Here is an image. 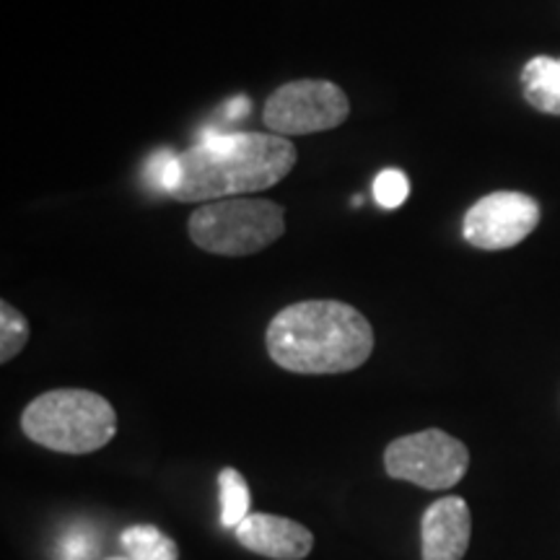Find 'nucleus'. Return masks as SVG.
Listing matches in <instances>:
<instances>
[{
    "label": "nucleus",
    "mask_w": 560,
    "mask_h": 560,
    "mask_svg": "<svg viewBox=\"0 0 560 560\" xmlns=\"http://www.w3.org/2000/svg\"><path fill=\"white\" fill-rule=\"evenodd\" d=\"M350 115V102L338 83L319 79L289 81L265 102L262 122L272 136H314L340 128Z\"/></svg>",
    "instance_id": "423d86ee"
},
{
    "label": "nucleus",
    "mask_w": 560,
    "mask_h": 560,
    "mask_svg": "<svg viewBox=\"0 0 560 560\" xmlns=\"http://www.w3.org/2000/svg\"><path fill=\"white\" fill-rule=\"evenodd\" d=\"M278 202L262 198H226L202 202L190 215L187 231L198 249L219 257H247L268 249L285 231Z\"/></svg>",
    "instance_id": "20e7f679"
},
{
    "label": "nucleus",
    "mask_w": 560,
    "mask_h": 560,
    "mask_svg": "<svg viewBox=\"0 0 560 560\" xmlns=\"http://www.w3.org/2000/svg\"><path fill=\"white\" fill-rule=\"evenodd\" d=\"M107 560H130V558H107Z\"/></svg>",
    "instance_id": "a211bd4d"
},
{
    "label": "nucleus",
    "mask_w": 560,
    "mask_h": 560,
    "mask_svg": "<svg viewBox=\"0 0 560 560\" xmlns=\"http://www.w3.org/2000/svg\"><path fill=\"white\" fill-rule=\"evenodd\" d=\"M470 452L441 429H425L395 439L384 450V470L389 478L412 482L425 490H450L467 475Z\"/></svg>",
    "instance_id": "39448f33"
},
{
    "label": "nucleus",
    "mask_w": 560,
    "mask_h": 560,
    "mask_svg": "<svg viewBox=\"0 0 560 560\" xmlns=\"http://www.w3.org/2000/svg\"><path fill=\"white\" fill-rule=\"evenodd\" d=\"M296 166V145L272 132H206L179 153L177 202L247 198L276 187Z\"/></svg>",
    "instance_id": "f03ea898"
},
{
    "label": "nucleus",
    "mask_w": 560,
    "mask_h": 560,
    "mask_svg": "<svg viewBox=\"0 0 560 560\" xmlns=\"http://www.w3.org/2000/svg\"><path fill=\"white\" fill-rule=\"evenodd\" d=\"M410 195V179L408 174L400 170H384L380 177L374 179V200L380 202L382 208L395 210L400 208Z\"/></svg>",
    "instance_id": "4468645a"
},
{
    "label": "nucleus",
    "mask_w": 560,
    "mask_h": 560,
    "mask_svg": "<svg viewBox=\"0 0 560 560\" xmlns=\"http://www.w3.org/2000/svg\"><path fill=\"white\" fill-rule=\"evenodd\" d=\"M30 319L9 301H0V361L9 363L30 342Z\"/></svg>",
    "instance_id": "ddd939ff"
},
{
    "label": "nucleus",
    "mask_w": 560,
    "mask_h": 560,
    "mask_svg": "<svg viewBox=\"0 0 560 560\" xmlns=\"http://www.w3.org/2000/svg\"><path fill=\"white\" fill-rule=\"evenodd\" d=\"M540 202L524 192H490L465 213L462 234L475 249L501 252L522 244L540 223Z\"/></svg>",
    "instance_id": "0eeeda50"
},
{
    "label": "nucleus",
    "mask_w": 560,
    "mask_h": 560,
    "mask_svg": "<svg viewBox=\"0 0 560 560\" xmlns=\"http://www.w3.org/2000/svg\"><path fill=\"white\" fill-rule=\"evenodd\" d=\"M145 179H151L153 190L172 198V192L177 190L179 185V153L161 151L151 159L149 172H145Z\"/></svg>",
    "instance_id": "2eb2a0df"
},
{
    "label": "nucleus",
    "mask_w": 560,
    "mask_h": 560,
    "mask_svg": "<svg viewBox=\"0 0 560 560\" xmlns=\"http://www.w3.org/2000/svg\"><path fill=\"white\" fill-rule=\"evenodd\" d=\"M226 109H229L226 120H242V117H247V112H249V100L247 96H236V100L231 102Z\"/></svg>",
    "instance_id": "f3484780"
},
{
    "label": "nucleus",
    "mask_w": 560,
    "mask_h": 560,
    "mask_svg": "<svg viewBox=\"0 0 560 560\" xmlns=\"http://www.w3.org/2000/svg\"><path fill=\"white\" fill-rule=\"evenodd\" d=\"M265 346L291 374H348L374 353V327L342 301H296L270 319Z\"/></svg>",
    "instance_id": "f257e3e1"
},
{
    "label": "nucleus",
    "mask_w": 560,
    "mask_h": 560,
    "mask_svg": "<svg viewBox=\"0 0 560 560\" xmlns=\"http://www.w3.org/2000/svg\"><path fill=\"white\" fill-rule=\"evenodd\" d=\"M21 431L45 450L91 454L115 439L117 412L96 392L52 389L26 405L21 412Z\"/></svg>",
    "instance_id": "7ed1b4c3"
},
{
    "label": "nucleus",
    "mask_w": 560,
    "mask_h": 560,
    "mask_svg": "<svg viewBox=\"0 0 560 560\" xmlns=\"http://www.w3.org/2000/svg\"><path fill=\"white\" fill-rule=\"evenodd\" d=\"M219 490H221V524L223 527L236 529L249 516V486L244 475L234 467H223L219 472Z\"/></svg>",
    "instance_id": "f8f14e48"
},
{
    "label": "nucleus",
    "mask_w": 560,
    "mask_h": 560,
    "mask_svg": "<svg viewBox=\"0 0 560 560\" xmlns=\"http://www.w3.org/2000/svg\"><path fill=\"white\" fill-rule=\"evenodd\" d=\"M472 516L459 495H444L423 511L420 556L423 560H462L470 548Z\"/></svg>",
    "instance_id": "6e6552de"
},
{
    "label": "nucleus",
    "mask_w": 560,
    "mask_h": 560,
    "mask_svg": "<svg viewBox=\"0 0 560 560\" xmlns=\"http://www.w3.org/2000/svg\"><path fill=\"white\" fill-rule=\"evenodd\" d=\"M522 94L532 109L560 117V58L537 55L522 68Z\"/></svg>",
    "instance_id": "9d476101"
},
{
    "label": "nucleus",
    "mask_w": 560,
    "mask_h": 560,
    "mask_svg": "<svg viewBox=\"0 0 560 560\" xmlns=\"http://www.w3.org/2000/svg\"><path fill=\"white\" fill-rule=\"evenodd\" d=\"M236 540L257 556L270 560H304L314 548L312 529L289 516L255 511L236 527Z\"/></svg>",
    "instance_id": "1a4fd4ad"
},
{
    "label": "nucleus",
    "mask_w": 560,
    "mask_h": 560,
    "mask_svg": "<svg viewBox=\"0 0 560 560\" xmlns=\"http://www.w3.org/2000/svg\"><path fill=\"white\" fill-rule=\"evenodd\" d=\"M81 542H86L83 540L81 535H73L70 537V540L66 542V556H68V560H86V556L91 552V545H86V548H81Z\"/></svg>",
    "instance_id": "dca6fc26"
},
{
    "label": "nucleus",
    "mask_w": 560,
    "mask_h": 560,
    "mask_svg": "<svg viewBox=\"0 0 560 560\" xmlns=\"http://www.w3.org/2000/svg\"><path fill=\"white\" fill-rule=\"evenodd\" d=\"M120 542L130 560H179L177 542L153 524L128 527L120 535Z\"/></svg>",
    "instance_id": "9b49d317"
}]
</instances>
